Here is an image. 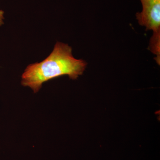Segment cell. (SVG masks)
Segmentation results:
<instances>
[{"instance_id": "1", "label": "cell", "mask_w": 160, "mask_h": 160, "mask_svg": "<svg viewBox=\"0 0 160 160\" xmlns=\"http://www.w3.org/2000/svg\"><path fill=\"white\" fill-rule=\"evenodd\" d=\"M84 60L73 57L72 48L66 43L57 42L50 55L39 63L26 67L22 76V85L36 93L43 83L63 75L76 80L82 75L87 66Z\"/></svg>"}, {"instance_id": "2", "label": "cell", "mask_w": 160, "mask_h": 160, "mask_svg": "<svg viewBox=\"0 0 160 160\" xmlns=\"http://www.w3.org/2000/svg\"><path fill=\"white\" fill-rule=\"evenodd\" d=\"M142 10L136 14L137 19L146 30H152L149 49L155 55V59H160V0H140Z\"/></svg>"}, {"instance_id": "3", "label": "cell", "mask_w": 160, "mask_h": 160, "mask_svg": "<svg viewBox=\"0 0 160 160\" xmlns=\"http://www.w3.org/2000/svg\"><path fill=\"white\" fill-rule=\"evenodd\" d=\"M4 12L2 10H0V26L4 24Z\"/></svg>"}]
</instances>
